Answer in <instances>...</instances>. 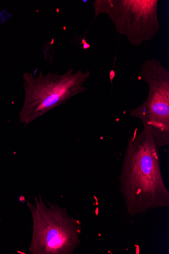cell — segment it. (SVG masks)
I'll return each instance as SVG.
<instances>
[{"mask_svg": "<svg viewBox=\"0 0 169 254\" xmlns=\"http://www.w3.org/2000/svg\"><path fill=\"white\" fill-rule=\"evenodd\" d=\"M131 136L118 176L119 192L131 216L149 210L167 208L169 192L161 169L159 148L148 127Z\"/></svg>", "mask_w": 169, "mask_h": 254, "instance_id": "1", "label": "cell"}, {"mask_svg": "<svg viewBox=\"0 0 169 254\" xmlns=\"http://www.w3.org/2000/svg\"><path fill=\"white\" fill-rule=\"evenodd\" d=\"M90 71H74L70 68L62 74L42 71L36 77L30 72L22 74L25 100L19 115V123L26 127L46 113L62 105L71 98L84 93Z\"/></svg>", "mask_w": 169, "mask_h": 254, "instance_id": "2", "label": "cell"}, {"mask_svg": "<svg viewBox=\"0 0 169 254\" xmlns=\"http://www.w3.org/2000/svg\"><path fill=\"white\" fill-rule=\"evenodd\" d=\"M27 205L33 220L29 251L32 254H72L80 245L81 223L57 202L43 200L40 194Z\"/></svg>", "mask_w": 169, "mask_h": 254, "instance_id": "3", "label": "cell"}, {"mask_svg": "<svg viewBox=\"0 0 169 254\" xmlns=\"http://www.w3.org/2000/svg\"><path fill=\"white\" fill-rule=\"evenodd\" d=\"M158 0H95V18L109 16L115 31L138 47L152 40L159 33Z\"/></svg>", "mask_w": 169, "mask_h": 254, "instance_id": "4", "label": "cell"}, {"mask_svg": "<svg viewBox=\"0 0 169 254\" xmlns=\"http://www.w3.org/2000/svg\"><path fill=\"white\" fill-rule=\"evenodd\" d=\"M140 78L149 87L148 97L129 112L151 131L159 148L169 145V71L155 59L142 64Z\"/></svg>", "mask_w": 169, "mask_h": 254, "instance_id": "5", "label": "cell"}]
</instances>
